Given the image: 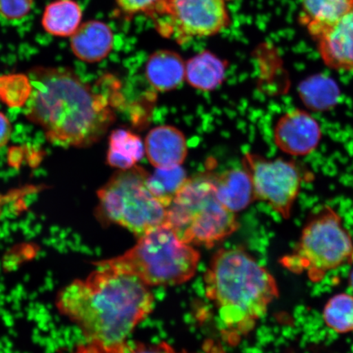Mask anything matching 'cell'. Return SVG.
Wrapping results in <instances>:
<instances>
[{"label":"cell","instance_id":"ac0fdd59","mask_svg":"<svg viewBox=\"0 0 353 353\" xmlns=\"http://www.w3.org/2000/svg\"><path fill=\"white\" fill-rule=\"evenodd\" d=\"M82 15L81 7L74 0H55L46 8L42 26L54 37H72L81 26Z\"/></svg>","mask_w":353,"mask_h":353},{"label":"cell","instance_id":"5b68a950","mask_svg":"<svg viewBox=\"0 0 353 353\" xmlns=\"http://www.w3.org/2000/svg\"><path fill=\"white\" fill-rule=\"evenodd\" d=\"M214 176L188 178L167 208L165 223L187 244L210 248L239 227L236 214L216 197Z\"/></svg>","mask_w":353,"mask_h":353},{"label":"cell","instance_id":"6da1fadb","mask_svg":"<svg viewBox=\"0 0 353 353\" xmlns=\"http://www.w3.org/2000/svg\"><path fill=\"white\" fill-rule=\"evenodd\" d=\"M85 279L70 282L57 295L60 314L77 325L83 341L76 353H120L150 313L154 296L138 278L101 261Z\"/></svg>","mask_w":353,"mask_h":353},{"label":"cell","instance_id":"30bf717a","mask_svg":"<svg viewBox=\"0 0 353 353\" xmlns=\"http://www.w3.org/2000/svg\"><path fill=\"white\" fill-rule=\"evenodd\" d=\"M321 137L319 123L303 110H289L282 114L275 125V144L290 156L305 157L314 152Z\"/></svg>","mask_w":353,"mask_h":353},{"label":"cell","instance_id":"2e32d148","mask_svg":"<svg viewBox=\"0 0 353 353\" xmlns=\"http://www.w3.org/2000/svg\"><path fill=\"white\" fill-rule=\"evenodd\" d=\"M301 23L313 39L353 8V0H301Z\"/></svg>","mask_w":353,"mask_h":353},{"label":"cell","instance_id":"f1b7e54d","mask_svg":"<svg viewBox=\"0 0 353 353\" xmlns=\"http://www.w3.org/2000/svg\"><path fill=\"white\" fill-rule=\"evenodd\" d=\"M21 191H14L13 192H8V194L0 193V217H1L3 210L8 202L11 201L12 199L16 196H19Z\"/></svg>","mask_w":353,"mask_h":353},{"label":"cell","instance_id":"9c48e42d","mask_svg":"<svg viewBox=\"0 0 353 353\" xmlns=\"http://www.w3.org/2000/svg\"><path fill=\"white\" fill-rule=\"evenodd\" d=\"M244 169L252 179L256 200L262 201L282 218L289 219L301 192L303 174L296 163L267 159L248 153Z\"/></svg>","mask_w":353,"mask_h":353},{"label":"cell","instance_id":"4fadbf2b","mask_svg":"<svg viewBox=\"0 0 353 353\" xmlns=\"http://www.w3.org/2000/svg\"><path fill=\"white\" fill-rule=\"evenodd\" d=\"M113 43L112 30L105 22L97 20L79 26L70 38V48L74 56L88 63L105 59L112 52Z\"/></svg>","mask_w":353,"mask_h":353},{"label":"cell","instance_id":"e0dca14e","mask_svg":"<svg viewBox=\"0 0 353 353\" xmlns=\"http://www.w3.org/2000/svg\"><path fill=\"white\" fill-rule=\"evenodd\" d=\"M228 64L210 51L192 57L185 66V79L202 91H213L222 85Z\"/></svg>","mask_w":353,"mask_h":353},{"label":"cell","instance_id":"ffe728a7","mask_svg":"<svg viewBox=\"0 0 353 353\" xmlns=\"http://www.w3.org/2000/svg\"><path fill=\"white\" fill-rule=\"evenodd\" d=\"M188 179L182 165L156 169L153 174H148V185L153 195L168 208Z\"/></svg>","mask_w":353,"mask_h":353},{"label":"cell","instance_id":"8fae6325","mask_svg":"<svg viewBox=\"0 0 353 353\" xmlns=\"http://www.w3.org/2000/svg\"><path fill=\"white\" fill-rule=\"evenodd\" d=\"M314 39L326 66L353 72V8Z\"/></svg>","mask_w":353,"mask_h":353},{"label":"cell","instance_id":"484cf974","mask_svg":"<svg viewBox=\"0 0 353 353\" xmlns=\"http://www.w3.org/2000/svg\"><path fill=\"white\" fill-rule=\"evenodd\" d=\"M117 6L128 16H134L139 13L148 14L156 6L159 0H116Z\"/></svg>","mask_w":353,"mask_h":353},{"label":"cell","instance_id":"7402d4cb","mask_svg":"<svg viewBox=\"0 0 353 353\" xmlns=\"http://www.w3.org/2000/svg\"><path fill=\"white\" fill-rule=\"evenodd\" d=\"M33 86L24 74L0 77V99L10 108L25 107L32 96Z\"/></svg>","mask_w":353,"mask_h":353},{"label":"cell","instance_id":"7a4b0ae2","mask_svg":"<svg viewBox=\"0 0 353 353\" xmlns=\"http://www.w3.org/2000/svg\"><path fill=\"white\" fill-rule=\"evenodd\" d=\"M29 77L33 91L26 117L41 128L51 144L86 148L107 134L114 120L110 105L73 70L37 66Z\"/></svg>","mask_w":353,"mask_h":353},{"label":"cell","instance_id":"603a6c76","mask_svg":"<svg viewBox=\"0 0 353 353\" xmlns=\"http://www.w3.org/2000/svg\"><path fill=\"white\" fill-rule=\"evenodd\" d=\"M300 92L308 107L316 110L329 108L336 101L338 95L334 82L322 77L309 79Z\"/></svg>","mask_w":353,"mask_h":353},{"label":"cell","instance_id":"5bb4252c","mask_svg":"<svg viewBox=\"0 0 353 353\" xmlns=\"http://www.w3.org/2000/svg\"><path fill=\"white\" fill-rule=\"evenodd\" d=\"M216 197L233 213L244 210L256 200L252 179L246 170H230L214 176Z\"/></svg>","mask_w":353,"mask_h":353},{"label":"cell","instance_id":"52a82bcc","mask_svg":"<svg viewBox=\"0 0 353 353\" xmlns=\"http://www.w3.org/2000/svg\"><path fill=\"white\" fill-rule=\"evenodd\" d=\"M148 174L138 166L119 170L98 191L100 214L139 237L167 217L166 207L148 188Z\"/></svg>","mask_w":353,"mask_h":353},{"label":"cell","instance_id":"d4e9b609","mask_svg":"<svg viewBox=\"0 0 353 353\" xmlns=\"http://www.w3.org/2000/svg\"><path fill=\"white\" fill-rule=\"evenodd\" d=\"M120 353H188L186 352L176 351L169 343L161 342L160 343H127Z\"/></svg>","mask_w":353,"mask_h":353},{"label":"cell","instance_id":"277c9868","mask_svg":"<svg viewBox=\"0 0 353 353\" xmlns=\"http://www.w3.org/2000/svg\"><path fill=\"white\" fill-rule=\"evenodd\" d=\"M200 258V253L165 223L139 236L125 253L101 262L152 287L188 282L195 276Z\"/></svg>","mask_w":353,"mask_h":353},{"label":"cell","instance_id":"f546056e","mask_svg":"<svg viewBox=\"0 0 353 353\" xmlns=\"http://www.w3.org/2000/svg\"><path fill=\"white\" fill-rule=\"evenodd\" d=\"M352 286H353V274H352Z\"/></svg>","mask_w":353,"mask_h":353},{"label":"cell","instance_id":"83f0119b","mask_svg":"<svg viewBox=\"0 0 353 353\" xmlns=\"http://www.w3.org/2000/svg\"><path fill=\"white\" fill-rule=\"evenodd\" d=\"M197 353H227L223 350L222 346L219 345V344L214 343V341H206L203 346L201 352Z\"/></svg>","mask_w":353,"mask_h":353},{"label":"cell","instance_id":"8992f818","mask_svg":"<svg viewBox=\"0 0 353 353\" xmlns=\"http://www.w3.org/2000/svg\"><path fill=\"white\" fill-rule=\"evenodd\" d=\"M353 262V240L341 215L329 205L308 218L292 254L283 264L294 272H306L313 282Z\"/></svg>","mask_w":353,"mask_h":353},{"label":"cell","instance_id":"cb8c5ba5","mask_svg":"<svg viewBox=\"0 0 353 353\" xmlns=\"http://www.w3.org/2000/svg\"><path fill=\"white\" fill-rule=\"evenodd\" d=\"M33 4L34 0H0V16L10 21L24 19Z\"/></svg>","mask_w":353,"mask_h":353},{"label":"cell","instance_id":"d6986e66","mask_svg":"<svg viewBox=\"0 0 353 353\" xmlns=\"http://www.w3.org/2000/svg\"><path fill=\"white\" fill-rule=\"evenodd\" d=\"M144 154V143L134 132L118 129L110 134L107 161L114 169H132L142 160Z\"/></svg>","mask_w":353,"mask_h":353},{"label":"cell","instance_id":"ba28073f","mask_svg":"<svg viewBox=\"0 0 353 353\" xmlns=\"http://www.w3.org/2000/svg\"><path fill=\"white\" fill-rule=\"evenodd\" d=\"M148 15L159 32L183 42L213 37L231 23L226 0H159Z\"/></svg>","mask_w":353,"mask_h":353},{"label":"cell","instance_id":"4316f807","mask_svg":"<svg viewBox=\"0 0 353 353\" xmlns=\"http://www.w3.org/2000/svg\"><path fill=\"white\" fill-rule=\"evenodd\" d=\"M12 126L8 119L0 112V149L6 147L10 139Z\"/></svg>","mask_w":353,"mask_h":353},{"label":"cell","instance_id":"7c38bea8","mask_svg":"<svg viewBox=\"0 0 353 353\" xmlns=\"http://www.w3.org/2000/svg\"><path fill=\"white\" fill-rule=\"evenodd\" d=\"M144 148L149 162L156 169L182 165L188 151L183 132L171 125L154 128L145 137Z\"/></svg>","mask_w":353,"mask_h":353},{"label":"cell","instance_id":"3957f363","mask_svg":"<svg viewBox=\"0 0 353 353\" xmlns=\"http://www.w3.org/2000/svg\"><path fill=\"white\" fill-rule=\"evenodd\" d=\"M205 296L218 312L224 341L236 346L252 332L279 297L274 276L238 248L221 249L205 275Z\"/></svg>","mask_w":353,"mask_h":353},{"label":"cell","instance_id":"9a60e30c","mask_svg":"<svg viewBox=\"0 0 353 353\" xmlns=\"http://www.w3.org/2000/svg\"><path fill=\"white\" fill-rule=\"evenodd\" d=\"M186 63L179 54L170 50L154 52L145 64V74L150 85L160 92L178 88L185 79Z\"/></svg>","mask_w":353,"mask_h":353},{"label":"cell","instance_id":"44dd1931","mask_svg":"<svg viewBox=\"0 0 353 353\" xmlns=\"http://www.w3.org/2000/svg\"><path fill=\"white\" fill-rule=\"evenodd\" d=\"M326 326L337 334L353 331V295L341 293L334 295L326 303L323 310Z\"/></svg>","mask_w":353,"mask_h":353}]
</instances>
